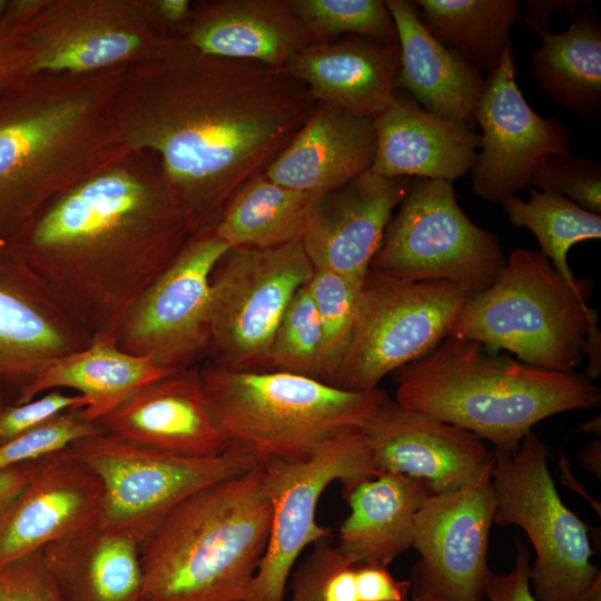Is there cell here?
<instances>
[{"instance_id": "1", "label": "cell", "mask_w": 601, "mask_h": 601, "mask_svg": "<svg viewBox=\"0 0 601 601\" xmlns=\"http://www.w3.org/2000/svg\"><path fill=\"white\" fill-rule=\"evenodd\" d=\"M283 70L199 52L177 39L125 69L114 115L129 150H149L191 234L283 151L315 108Z\"/></svg>"}, {"instance_id": "2", "label": "cell", "mask_w": 601, "mask_h": 601, "mask_svg": "<svg viewBox=\"0 0 601 601\" xmlns=\"http://www.w3.org/2000/svg\"><path fill=\"white\" fill-rule=\"evenodd\" d=\"M191 235L158 158L141 149L55 198L4 244L93 342L115 338Z\"/></svg>"}, {"instance_id": "3", "label": "cell", "mask_w": 601, "mask_h": 601, "mask_svg": "<svg viewBox=\"0 0 601 601\" xmlns=\"http://www.w3.org/2000/svg\"><path fill=\"white\" fill-rule=\"evenodd\" d=\"M124 71L37 73L0 98V243L130 151L114 115Z\"/></svg>"}, {"instance_id": "4", "label": "cell", "mask_w": 601, "mask_h": 601, "mask_svg": "<svg viewBox=\"0 0 601 601\" xmlns=\"http://www.w3.org/2000/svg\"><path fill=\"white\" fill-rule=\"evenodd\" d=\"M395 401L513 452L540 421L595 407L600 388L579 372L530 366L447 335L433 351L394 372Z\"/></svg>"}, {"instance_id": "5", "label": "cell", "mask_w": 601, "mask_h": 601, "mask_svg": "<svg viewBox=\"0 0 601 601\" xmlns=\"http://www.w3.org/2000/svg\"><path fill=\"white\" fill-rule=\"evenodd\" d=\"M270 522L263 462L190 494L140 544L141 601H244Z\"/></svg>"}, {"instance_id": "6", "label": "cell", "mask_w": 601, "mask_h": 601, "mask_svg": "<svg viewBox=\"0 0 601 601\" xmlns=\"http://www.w3.org/2000/svg\"><path fill=\"white\" fill-rule=\"evenodd\" d=\"M200 380L209 414L227 444L269 459L305 461L348 430H362L387 397L279 371H236L205 361Z\"/></svg>"}, {"instance_id": "7", "label": "cell", "mask_w": 601, "mask_h": 601, "mask_svg": "<svg viewBox=\"0 0 601 601\" xmlns=\"http://www.w3.org/2000/svg\"><path fill=\"white\" fill-rule=\"evenodd\" d=\"M597 314L540 250L516 248L496 280L469 297L450 335L509 351L530 366L574 372Z\"/></svg>"}, {"instance_id": "8", "label": "cell", "mask_w": 601, "mask_h": 601, "mask_svg": "<svg viewBox=\"0 0 601 601\" xmlns=\"http://www.w3.org/2000/svg\"><path fill=\"white\" fill-rule=\"evenodd\" d=\"M494 522L522 528L535 552L530 582L538 601H578L600 571L585 523L561 500L548 467L549 450L531 431L513 452L495 451Z\"/></svg>"}, {"instance_id": "9", "label": "cell", "mask_w": 601, "mask_h": 601, "mask_svg": "<svg viewBox=\"0 0 601 601\" xmlns=\"http://www.w3.org/2000/svg\"><path fill=\"white\" fill-rule=\"evenodd\" d=\"M472 295L449 280L412 282L370 269L361 286L347 352L331 385L377 388L390 373L433 351Z\"/></svg>"}, {"instance_id": "10", "label": "cell", "mask_w": 601, "mask_h": 601, "mask_svg": "<svg viewBox=\"0 0 601 601\" xmlns=\"http://www.w3.org/2000/svg\"><path fill=\"white\" fill-rule=\"evenodd\" d=\"M505 263L499 237L465 215L452 181L413 178L370 269L412 282L449 280L476 294Z\"/></svg>"}, {"instance_id": "11", "label": "cell", "mask_w": 601, "mask_h": 601, "mask_svg": "<svg viewBox=\"0 0 601 601\" xmlns=\"http://www.w3.org/2000/svg\"><path fill=\"white\" fill-rule=\"evenodd\" d=\"M70 449L100 479L102 497L97 523L139 544L190 494L262 462L252 453L231 449L211 457L174 455L105 431Z\"/></svg>"}, {"instance_id": "12", "label": "cell", "mask_w": 601, "mask_h": 601, "mask_svg": "<svg viewBox=\"0 0 601 601\" xmlns=\"http://www.w3.org/2000/svg\"><path fill=\"white\" fill-rule=\"evenodd\" d=\"M314 267L300 238L275 248H229L210 278L206 359L267 371L277 326Z\"/></svg>"}, {"instance_id": "13", "label": "cell", "mask_w": 601, "mask_h": 601, "mask_svg": "<svg viewBox=\"0 0 601 601\" xmlns=\"http://www.w3.org/2000/svg\"><path fill=\"white\" fill-rule=\"evenodd\" d=\"M377 475L363 431L348 430L323 444L305 461H263V486L272 505L266 551L244 601H284L292 568L303 550L331 530L316 522L324 490L344 487Z\"/></svg>"}, {"instance_id": "14", "label": "cell", "mask_w": 601, "mask_h": 601, "mask_svg": "<svg viewBox=\"0 0 601 601\" xmlns=\"http://www.w3.org/2000/svg\"><path fill=\"white\" fill-rule=\"evenodd\" d=\"M228 250L215 227L193 234L125 313L115 333L118 347L169 372L205 361L210 278Z\"/></svg>"}, {"instance_id": "15", "label": "cell", "mask_w": 601, "mask_h": 601, "mask_svg": "<svg viewBox=\"0 0 601 601\" xmlns=\"http://www.w3.org/2000/svg\"><path fill=\"white\" fill-rule=\"evenodd\" d=\"M19 32L31 48L36 75L127 69L177 40L159 36L132 0H50Z\"/></svg>"}, {"instance_id": "16", "label": "cell", "mask_w": 601, "mask_h": 601, "mask_svg": "<svg viewBox=\"0 0 601 601\" xmlns=\"http://www.w3.org/2000/svg\"><path fill=\"white\" fill-rule=\"evenodd\" d=\"M492 471L454 491L433 494L415 516L412 601H484L487 546L496 497Z\"/></svg>"}, {"instance_id": "17", "label": "cell", "mask_w": 601, "mask_h": 601, "mask_svg": "<svg viewBox=\"0 0 601 601\" xmlns=\"http://www.w3.org/2000/svg\"><path fill=\"white\" fill-rule=\"evenodd\" d=\"M518 65L510 45L489 72L474 120L481 127V151L471 169L472 191L491 203L529 186L539 162L550 155L569 154L570 135L555 117L540 116L516 82Z\"/></svg>"}, {"instance_id": "18", "label": "cell", "mask_w": 601, "mask_h": 601, "mask_svg": "<svg viewBox=\"0 0 601 601\" xmlns=\"http://www.w3.org/2000/svg\"><path fill=\"white\" fill-rule=\"evenodd\" d=\"M362 431L377 474L421 480L435 494L472 483L495 461V452L474 433L388 396Z\"/></svg>"}, {"instance_id": "19", "label": "cell", "mask_w": 601, "mask_h": 601, "mask_svg": "<svg viewBox=\"0 0 601 601\" xmlns=\"http://www.w3.org/2000/svg\"><path fill=\"white\" fill-rule=\"evenodd\" d=\"M91 343L24 262L0 243V403L18 404L48 363Z\"/></svg>"}, {"instance_id": "20", "label": "cell", "mask_w": 601, "mask_h": 601, "mask_svg": "<svg viewBox=\"0 0 601 601\" xmlns=\"http://www.w3.org/2000/svg\"><path fill=\"white\" fill-rule=\"evenodd\" d=\"M412 179L385 177L368 169L315 194L300 237L313 267L362 285Z\"/></svg>"}, {"instance_id": "21", "label": "cell", "mask_w": 601, "mask_h": 601, "mask_svg": "<svg viewBox=\"0 0 601 601\" xmlns=\"http://www.w3.org/2000/svg\"><path fill=\"white\" fill-rule=\"evenodd\" d=\"M102 485L70 447L30 463L26 486L0 518V569L98 521Z\"/></svg>"}, {"instance_id": "22", "label": "cell", "mask_w": 601, "mask_h": 601, "mask_svg": "<svg viewBox=\"0 0 601 601\" xmlns=\"http://www.w3.org/2000/svg\"><path fill=\"white\" fill-rule=\"evenodd\" d=\"M97 423L107 433L174 455L211 457L227 451L207 408L200 365L139 387Z\"/></svg>"}, {"instance_id": "23", "label": "cell", "mask_w": 601, "mask_h": 601, "mask_svg": "<svg viewBox=\"0 0 601 601\" xmlns=\"http://www.w3.org/2000/svg\"><path fill=\"white\" fill-rule=\"evenodd\" d=\"M398 42L346 36L312 42L283 71L303 83L316 104H329L375 118L392 101L400 69Z\"/></svg>"}, {"instance_id": "24", "label": "cell", "mask_w": 601, "mask_h": 601, "mask_svg": "<svg viewBox=\"0 0 601 601\" xmlns=\"http://www.w3.org/2000/svg\"><path fill=\"white\" fill-rule=\"evenodd\" d=\"M376 150L371 170L385 177L454 181L473 168L480 135L436 116L412 97L394 93L374 118Z\"/></svg>"}, {"instance_id": "25", "label": "cell", "mask_w": 601, "mask_h": 601, "mask_svg": "<svg viewBox=\"0 0 601 601\" xmlns=\"http://www.w3.org/2000/svg\"><path fill=\"white\" fill-rule=\"evenodd\" d=\"M181 39L204 55L277 70L314 42L287 0L196 2Z\"/></svg>"}, {"instance_id": "26", "label": "cell", "mask_w": 601, "mask_h": 601, "mask_svg": "<svg viewBox=\"0 0 601 601\" xmlns=\"http://www.w3.org/2000/svg\"><path fill=\"white\" fill-rule=\"evenodd\" d=\"M376 150L374 118L329 104L309 117L264 175L280 186L318 194L371 169Z\"/></svg>"}, {"instance_id": "27", "label": "cell", "mask_w": 601, "mask_h": 601, "mask_svg": "<svg viewBox=\"0 0 601 601\" xmlns=\"http://www.w3.org/2000/svg\"><path fill=\"white\" fill-rule=\"evenodd\" d=\"M401 51L395 90L401 88L425 110L472 126L486 86L482 71L439 42L421 23L414 1H385Z\"/></svg>"}, {"instance_id": "28", "label": "cell", "mask_w": 601, "mask_h": 601, "mask_svg": "<svg viewBox=\"0 0 601 601\" xmlns=\"http://www.w3.org/2000/svg\"><path fill=\"white\" fill-rule=\"evenodd\" d=\"M433 494L425 482L396 473L344 487L351 512L336 548L353 565L387 566L412 546L415 516Z\"/></svg>"}, {"instance_id": "29", "label": "cell", "mask_w": 601, "mask_h": 601, "mask_svg": "<svg viewBox=\"0 0 601 601\" xmlns=\"http://www.w3.org/2000/svg\"><path fill=\"white\" fill-rule=\"evenodd\" d=\"M43 554L62 601H141L140 544L98 523L55 541Z\"/></svg>"}, {"instance_id": "30", "label": "cell", "mask_w": 601, "mask_h": 601, "mask_svg": "<svg viewBox=\"0 0 601 601\" xmlns=\"http://www.w3.org/2000/svg\"><path fill=\"white\" fill-rule=\"evenodd\" d=\"M171 373L148 357L129 354L115 338L96 339L85 348L48 363L26 390V403L52 390H70L81 395L83 413L98 421L139 387Z\"/></svg>"}, {"instance_id": "31", "label": "cell", "mask_w": 601, "mask_h": 601, "mask_svg": "<svg viewBox=\"0 0 601 601\" xmlns=\"http://www.w3.org/2000/svg\"><path fill=\"white\" fill-rule=\"evenodd\" d=\"M541 46L531 55V76L558 106L590 119L601 111V24L584 1L566 30L534 31Z\"/></svg>"}, {"instance_id": "32", "label": "cell", "mask_w": 601, "mask_h": 601, "mask_svg": "<svg viewBox=\"0 0 601 601\" xmlns=\"http://www.w3.org/2000/svg\"><path fill=\"white\" fill-rule=\"evenodd\" d=\"M424 28L477 69L492 71L521 21L518 0H415Z\"/></svg>"}, {"instance_id": "33", "label": "cell", "mask_w": 601, "mask_h": 601, "mask_svg": "<svg viewBox=\"0 0 601 601\" xmlns=\"http://www.w3.org/2000/svg\"><path fill=\"white\" fill-rule=\"evenodd\" d=\"M314 195L280 186L260 174L228 201L215 231L229 248L279 247L302 237Z\"/></svg>"}, {"instance_id": "34", "label": "cell", "mask_w": 601, "mask_h": 601, "mask_svg": "<svg viewBox=\"0 0 601 601\" xmlns=\"http://www.w3.org/2000/svg\"><path fill=\"white\" fill-rule=\"evenodd\" d=\"M509 223L528 228L538 239L540 252L570 286L587 298L588 280L577 279L568 253L580 242L600 239L601 215L591 213L554 191L530 187V198L511 196L502 203Z\"/></svg>"}, {"instance_id": "35", "label": "cell", "mask_w": 601, "mask_h": 601, "mask_svg": "<svg viewBox=\"0 0 601 601\" xmlns=\"http://www.w3.org/2000/svg\"><path fill=\"white\" fill-rule=\"evenodd\" d=\"M314 42L342 33L381 42H397L396 27L382 0H287Z\"/></svg>"}, {"instance_id": "36", "label": "cell", "mask_w": 601, "mask_h": 601, "mask_svg": "<svg viewBox=\"0 0 601 601\" xmlns=\"http://www.w3.org/2000/svg\"><path fill=\"white\" fill-rule=\"evenodd\" d=\"M361 286L339 274L318 268H314L308 282L323 334L321 381L328 384L351 343Z\"/></svg>"}, {"instance_id": "37", "label": "cell", "mask_w": 601, "mask_h": 601, "mask_svg": "<svg viewBox=\"0 0 601 601\" xmlns=\"http://www.w3.org/2000/svg\"><path fill=\"white\" fill-rule=\"evenodd\" d=\"M323 334L308 283L292 298L275 332L267 371L321 380Z\"/></svg>"}, {"instance_id": "38", "label": "cell", "mask_w": 601, "mask_h": 601, "mask_svg": "<svg viewBox=\"0 0 601 601\" xmlns=\"http://www.w3.org/2000/svg\"><path fill=\"white\" fill-rule=\"evenodd\" d=\"M104 432L81 408L65 411L0 446V470L31 463Z\"/></svg>"}, {"instance_id": "39", "label": "cell", "mask_w": 601, "mask_h": 601, "mask_svg": "<svg viewBox=\"0 0 601 601\" xmlns=\"http://www.w3.org/2000/svg\"><path fill=\"white\" fill-rule=\"evenodd\" d=\"M529 186L554 191L601 215V165L598 161L570 152L546 156L534 169Z\"/></svg>"}, {"instance_id": "40", "label": "cell", "mask_w": 601, "mask_h": 601, "mask_svg": "<svg viewBox=\"0 0 601 601\" xmlns=\"http://www.w3.org/2000/svg\"><path fill=\"white\" fill-rule=\"evenodd\" d=\"M86 405L81 395L63 390L48 391L21 404L0 403V446L65 411Z\"/></svg>"}, {"instance_id": "41", "label": "cell", "mask_w": 601, "mask_h": 601, "mask_svg": "<svg viewBox=\"0 0 601 601\" xmlns=\"http://www.w3.org/2000/svg\"><path fill=\"white\" fill-rule=\"evenodd\" d=\"M0 601H62L42 549L0 569Z\"/></svg>"}, {"instance_id": "42", "label": "cell", "mask_w": 601, "mask_h": 601, "mask_svg": "<svg viewBox=\"0 0 601 601\" xmlns=\"http://www.w3.org/2000/svg\"><path fill=\"white\" fill-rule=\"evenodd\" d=\"M346 564L352 563L331 543L329 538L316 542L293 575V595L289 601H323V588L327 578Z\"/></svg>"}, {"instance_id": "43", "label": "cell", "mask_w": 601, "mask_h": 601, "mask_svg": "<svg viewBox=\"0 0 601 601\" xmlns=\"http://www.w3.org/2000/svg\"><path fill=\"white\" fill-rule=\"evenodd\" d=\"M33 75V56L24 36L0 28V98Z\"/></svg>"}, {"instance_id": "44", "label": "cell", "mask_w": 601, "mask_h": 601, "mask_svg": "<svg viewBox=\"0 0 601 601\" xmlns=\"http://www.w3.org/2000/svg\"><path fill=\"white\" fill-rule=\"evenodd\" d=\"M515 546L513 569L506 574L490 572L487 575L485 597L490 601H538L530 588V552L519 536Z\"/></svg>"}, {"instance_id": "45", "label": "cell", "mask_w": 601, "mask_h": 601, "mask_svg": "<svg viewBox=\"0 0 601 601\" xmlns=\"http://www.w3.org/2000/svg\"><path fill=\"white\" fill-rule=\"evenodd\" d=\"M147 23L161 37L181 39L189 22V0H132Z\"/></svg>"}, {"instance_id": "46", "label": "cell", "mask_w": 601, "mask_h": 601, "mask_svg": "<svg viewBox=\"0 0 601 601\" xmlns=\"http://www.w3.org/2000/svg\"><path fill=\"white\" fill-rule=\"evenodd\" d=\"M359 601H410L411 583L396 580L386 566L355 565Z\"/></svg>"}, {"instance_id": "47", "label": "cell", "mask_w": 601, "mask_h": 601, "mask_svg": "<svg viewBox=\"0 0 601 601\" xmlns=\"http://www.w3.org/2000/svg\"><path fill=\"white\" fill-rule=\"evenodd\" d=\"M580 3L578 0H525L521 4L524 8V12L521 11V21L533 32L546 29L549 20L555 13L575 17Z\"/></svg>"}, {"instance_id": "48", "label": "cell", "mask_w": 601, "mask_h": 601, "mask_svg": "<svg viewBox=\"0 0 601 601\" xmlns=\"http://www.w3.org/2000/svg\"><path fill=\"white\" fill-rule=\"evenodd\" d=\"M323 601H359L355 565L346 564L335 570L326 580Z\"/></svg>"}, {"instance_id": "49", "label": "cell", "mask_w": 601, "mask_h": 601, "mask_svg": "<svg viewBox=\"0 0 601 601\" xmlns=\"http://www.w3.org/2000/svg\"><path fill=\"white\" fill-rule=\"evenodd\" d=\"M49 2L50 0H9L0 28L19 32L30 23L49 4Z\"/></svg>"}, {"instance_id": "50", "label": "cell", "mask_w": 601, "mask_h": 601, "mask_svg": "<svg viewBox=\"0 0 601 601\" xmlns=\"http://www.w3.org/2000/svg\"><path fill=\"white\" fill-rule=\"evenodd\" d=\"M29 471L30 463L0 470V518L26 486Z\"/></svg>"}, {"instance_id": "51", "label": "cell", "mask_w": 601, "mask_h": 601, "mask_svg": "<svg viewBox=\"0 0 601 601\" xmlns=\"http://www.w3.org/2000/svg\"><path fill=\"white\" fill-rule=\"evenodd\" d=\"M584 355L588 356V366L583 374L594 382L601 374V333L598 327V314L590 319L583 344Z\"/></svg>"}, {"instance_id": "52", "label": "cell", "mask_w": 601, "mask_h": 601, "mask_svg": "<svg viewBox=\"0 0 601 601\" xmlns=\"http://www.w3.org/2000/svg\"><path fill=\"white\" fill-rule=\"evenodd\" d=\"M578 601H601V571L595 574Z\"/></svg>"}, {"instance_id": "53", "label": "cell", "mask_w": 601, "mask_h": 601, "mask_svg": "<svg viewBox=\"0 0 601 601\" xmlns=\"http://www.w3.org/2000/svg\"><path fill=\"white\" fill-rule=\"evenodd\" d=\"M580 431L588 433L599 434L600 433V416L592 418L579 426Z\"/></svg>"}, {"instance_id": "54", "label": "cell", "mask_w": 601, "mask_h": 601, "mask_svg": "<svg viewBox=\"0 0 601 601\" xmlns=\"http://www.w3.org/2000/svg\"><path fill=\"white\" fill-rule=\"evenodd\" d=\"M9 0H0V23L6 14Z\"/></svg>"}]
</instances>
